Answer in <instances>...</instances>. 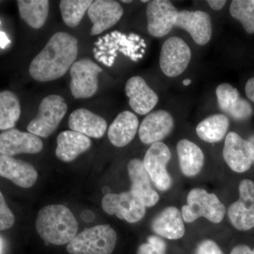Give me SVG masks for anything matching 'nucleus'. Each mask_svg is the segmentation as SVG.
<instances>
[{
	"instance_id": "obj_1",
	"label": "nucleus",
	"mask_w": 254,
	"mask_h": 254,
	"mask_svg": "<svg viewBox=\"0 0 254 254\" xmlns=\"http://www.w3.org/2000/svg\"><path fill=\"white\" fill-rule=\"evenodd\" d=\"M77 54V39L65 32H58L32 60L30 75L40 82L58 79L71 68L76 62Z\"/></svg>"
},
{
	"instance_id": "obj_2",
	"label": "nucleus",
	"mask_w": 254,
	"mask_h": 254,
	"mask_svg": "<svg viewBox=\"0 0 254 254\" xmlns=\"http://www.w3.org/2000/svg\"><path fill=\"white\" fill-rule=\"evenodd\" d=\"M37 232L47 243L64 245L76 236L78 222L71 210L63 205H50L38 212Z\"/></svg>"
},
{
	"instance_id": "obj_3",
	"label": "nucleus",
	"mask_w": 254,
	"mask_h": 254,
	"mask_svg": "<svg viewBox=\"0 0 254 254\" xmlns=\"http://www.w3.org/2000/svg\"><path fill=\"white\" fill-rule=\"evenodd\" d=\"M117 234L109 225L90 227L78 234L66 247L70 254H112Z\"/></svg>"
},
{
	"instance_id": "obj_4",
	"label": "nucleus",
	"mask_w": 254,
	"mask_h": 254,
	"mask_svg": "<svg viewBox=\"0 0 254 254\" xmlns=\"http://www.w3.org/2000/svg\"><path fill=\"white\" fill-rule=\"evenodd\" d=\"M188 204L182 208L183 220L187 223L194 222L203 217L213 223H219L225 217V205L221 203L217 195L209 193L200 188L190 190L187 196Z\"/></svg>"
},
{
	"instance_id": "obj_5",
	"label": "nucleus",
	"mask_w": 254,
	"mask_h": 254,
	"mask_svg": "<svg viewBox=\"0 0 254 254\" xmlns=\"http://www.w3.org/2000/svg\"><path fill=\"white\" fill-rule=\"evenodd\" d=\"M67 108L63 97L58 95H48L41 100L36 118L28 124V132L38 137L50 136L59 127Z\"/></svg>"
},
{
	"instance_id": "obj_6",
	"label": "nucleus",
	"mask_w": 254,
	"mask_h": 254,
	"mask_svg": "<svg viewBox=\"0 0 254 254\" xmlns=\"http://www.w3.org/2000/svg\"><path fill=\"white\" fill-rule=\"evenodd\" d=\"M105 213L115 215L118 218L134 223L145 214V205L141 197L131 190L120 193H107L102 200Z\"/></svg>"
},
{
	"instance_id": "obj_7",
	"label": "nucleus",
	"mask_w": 254,
	"mask_h": 254,
	"mask_svg": "<svg viewBox=\"0 0 254 254\" xmlns=\"http://www.w3.org/2000/svg\"><path fill=\"white\" fill-rule=\"evenodd\" d=\"M103 71L99 65L90 59L75 62L71 68L70 89L76 99L91 98L98 88V75Z\"/></svg>"
},
{
	"instance_id": "obj_8",
	"label": "nucleus",
	"mask_w": 254,
	"mask_h": 254,
	"mask_svg": "<svg viewBox=\"0 0 254 254\" xmlns=\"http://www.w3.org/2000/svg\"><path fill=\"white\" fill-rule=\"evenodd\" d=\"M191 51L181 38L175 36L164 43L160 55V66L165 76L177 77L187 69Z\"/></svg>"
},
{
	"instance_id": "obj_9",
	"label": "nucleus",
	"mask_w": 254,
	"mask_h": 254,
	"mask_svg": "<svg viewBox=\"0 0 254 254\" xmlns=\"http://www.w3.org/2000/svg\"><path fill=\"white\" fill-rule=\"evenodd\" d=\"M171 158V152L168 145L162 142L150 145L145 153L143 163L150 180L159 190H168L172 185V179L166 166Z\"/></svg>"
},
{
	"instance_id": "obj_10",
	"label": "nucleus",
	"mask_w": 254,
	"mask_h": 254,
	"mask_svg": "<svg viewBox=\"0 0 254 254\" xmlns=\"http://www.w3.org/2000/svg\"><path fill=\"white\" fill-rule=\"evenodd\" d=\"M222 153L227 165L235 173L248 171L254 163L253 145L235 132L227 135Z\"/></svg>"
},
{
	"instance_id": "obj_11",
	"label": "nucleus",
	"mask_w": 254,
	"mask_h": 254,
	"mask_svg": "<svg viewBox=\"0 0 254 254\" xmlns=\"http://www.w3.org/2000/svg\"><path fill=\"white\" fill-rule=\"evenodd\" d=\"M178 9L168 0H153L146 9L148 31L150 36L161 38L175 26Z\"/></svg>"
},
{
	"instance_id": "obj_12",
	"label": "nucleus",
	"mask_w": 254,
	"mask_h": 254,
	"mask_svg": "<svg viewBox=\"0 0 254 254\" xmlns=\"http://www.w3.org/2000/svg\"><path fill=\"white\" fill-rule=\"evenodd\" d=\"M43 148V141L36 135L11 128L0 134L1 155L12 157L21 153L36 154Z\"/></svg>"
},
{
	"instance_id": "obj_13",
	"label": "nucleus",
	"mask_w": 254,
	"mask_h": 254,
	"mask_svg": "<svg viewBox=\"0 0 254 254\" xmlns=\"http://www.w3.org/2000/svg\"><path fill=\"white\" fill-rule=\"evenodd\" d=\"M175 27L182 28L190 33L194 43L203 46L209 43L212 37L211 18L203 11H179L175 20Z\"/></svg>"
},
{
	"instance_id": "obj_14",
	"label": "nucleus",
	"mask_w": 254,
	"mask_h": 254,
	"mask_svg": "<svg viewBox=\"0 0 254 254\" xmlns=\"http://www.w3.org/2000/svg\"><path fill=\"white\" fill-rule=\"evenodd\" d=\"M174 119L168 112L156 110L148 114L142 122L138 135L142 143L152 145L168 136L174 128Z\"/></svg>"
},
{
	"instance_id": "obj_15",
	"label": "nucleus",
	"mask_w": 254,
	"mask_h": 254,
	"mask_svg": "<svg viewBox=\"0 0 254 254\" xmlns=\"http://www.w3.org/2000/svg\"><path fill=\"white\" fill-rule=\"evenodd\" d=\"M219 108L224 113L237 121H245L253 115L254 110L250 103L240 97L237 88L229 83L219 85L216 88Z\"/></svg>"
},
{
	"instance_id": "obj_16",
	"label": "nucleus",
	"mask_w": 254,
	"mask_h": 254,
	"mask_svg": "<svg viewBox=\"0 0 254 254\" xmlns=\"http://www.w3.org/2000/svg\"><path fill=\"white\" fill-rule=\"evenodd\" d=\"M124 10L121 4L113 0H96L88 11L92 23L91 36L100 34L113 27L123 17Z\"/></svg>"
},
{
	"instance_id": "obj_17",
	"label": "nucleus",
	"mask_w": 254,
	"mask_h": 254,
	"mask_svg": "<svg viewBox=\"0 0 254 254\" xmlns=\"http://www.w3.org/2000/svg\"><path fill=\"white\" fill-rule=\"evenodd\" d=\"M125 91L132 110L138 115L150 113L158 103V95L141 76L130 78L125 86Z\"/></svg>"
},
{
	"instance_id": "obj_18",
	"label": "nucleus",
	"mask_w": 254,
	"mask_h": 254,
	"mask_svg": "<svg viewBox=\"0 0 254 254\" xmlns=\"http://www.w3.org/2000/svg\"><path fill=\"white\" fill-rule=\"evenodd\" d=\"M0 175L26 189L33 187L38 179V173L31 164L4 155L0 156Z\"/></svg>"
},
{
	"instance_id": "obj_19",
	"label": "nucleus",
	"mask_w": 254,
	"mask_h": 254,
	"mask_svg": "<svg viewBox=\"0 0 254 254\" xmlns=\"http://www.w3.org/2000/svg\"><path fill=\"white\" fill-rule=\"evenodd\" d=\"M128 176L131 181V190L141 197L145 206L152 207L159 200V195L151 186L150 177L142 160L132 159L127 165Z\"/></svg>"
},
{
	"instance_id": "obj_20",
	"label": "nucleus",
	"mask_w": 254,
	"mask_h": 254,
	"mask_svg": "<svg viewBox=\"0 0 254 254\" xmlns=\"http://www.w3.org/2000/svg\"><path fill=\"white\" fill-rule=\"evenodd\" d=\"M57 142L58 146L55 155L57 158L65 163L73 161L89 149L92 144L89 137L72 130L61 132L58 135Z\"/></svg>"
},
{
	"instance_id": "obj_21",
	"label": "nucleus",
	"mask_w": 254,
	"mask_h": 254,
	"mask_svg": "<svg viewBox=\"0 0 254 254\" xmlns=\"http://www.w3.org/2000/svg\"><path fill=\"white\" fill-rule=\"evenodd\" d=\"M68 127L72 131L79 132L91 138H100L104 136L107 130V122L100 115L90 110H74L68 118Z\"/></svg>"
},
{
	"instance_id": "obj_22",
	"label": "nucleus",
	"mask_w": 254,
	"mask_h": 254,
	"mask_svg": "<svg viewBox=\"0 0 254 254\" xmlns=\"http://www.w3.org/2000/svg\"><path fill=\"white\" fill-rule=\"evenodd\" d=\"M183 220L178 209L168 207L155 217L152 222V229L159 236L168 240H179L185 234Z\"/></svg>"
},
{
	"instance_id": "obj_23",
	"label": "nucleus",
	"mask_w": 254,
	"mask_h": 254,
	"mask_svg": "<svg viewBox=\"0 0 254 254\" xmlns=\"http://www.w3.org/2000/svg\"><path fill=\"white\" fill-rule=\"evenodd\" d=\"M138 128V120L130 111L119 114L108 129L110 143L118 148L126 146L134 138Z\"/></svg>"
},
{
	"instance_id": "obj_24",
	"label": "nucleus",
	"mask_w": 254,
	"mask_h": 254,
	"mask_svg": "<svg viewBox=\"0 0 254 254\" xmlns=\"http://www.w3.org/2000/svg\"><path fill=\"white\" fill-rule=\"evenodd\" d=\"M177 153L182 173L187 177L198 175L204 164L203 151L195 143L182 139L177 145Z\"/></svg>"
},
{
	"instance_id": "obj_25",
	"label": "nucleus",
	"mask_w": 254,
	"mask_h": 254,
	"mask_svg": "<svg viewBox=\"0 0 254 254\" xmlns=\"http://www.w3.org/2000/svg\"><path fill=\"white\" fill-rule=\"evenodd\" d=\"M103 44L98 47V51H106L107 54L116 58L117 52L120 51L126 56L129 57L131 60L136 62L139 58H143V54L137 55L136 52L139 49L140 46H136L135 42L130 41L128 36L118 31L103 36Z\"/></svg>"
},
{
	"instance_id": "obj_26",
	"label": "nucleus",
	"mask_w": 254,
	"mask_h": 254,
	"mask_svg": "<svg viewBox=\"0 0 254 254\" xmlns=\"http://www.w3.org/2000/svg\"><path fill=\"white\" fill-rule=\"evenodd\" d=\"M230 127L226 115L216 114L205 118L197 125L195 131L202 141L209 143L222 141Z\"/></svg>"
},
{
	"instance_id": "obj_27",
	"label": "nucleus",
	"mask_w": 254,
	"mask_h": 254,
	"mask_svg": "<svg viewBox=\"0 0 254 254\" xmlns=\"http://www.w3.org/2000/svg\"><path fill=\"white\" fill-rule=\"evenodd\" d=\"M17 4L20 16L28 26L35 29L44 26L49 14V1L18 0Z\"/></svg>"
},
{
	"instance_id": "obj_28",
	"label": "nucleus",
	"mask_w": 254,
	"mask_h": 254,
	"mask_svg": "<svg viewBox=\"0 0 254 254\" xmlns=\"http://www.w3.org/2000/svg\"><path fill=\"white\" fill-rule=\"evenodd\" d=\"M21 105L18 97L10 91L0 93V129L7 131L14 128L21 116Z\"/></svg>"
},
{
	"instance_id": "obj_29",
	"label": "nucleus",
	"mask_w": 254,
	"mask_h": 254,
	"mask_svg": "<svg viewBox=\"0 0 254 254\" xmlns=\"http://www.w3.org/2000/svg\"><path fill=\"white\" fill-rule=\"evenodd\" d=\"M228 216L237 230H250L254 227V204L237 200L229 207Z\"/></svg>"
},
{
	"instance_id": "obj_30",
	"label": "nucleus",
	"mask_w": 254,
	"mask_h": 254,
	"mask_svg": "<svg viewBox=\"0 0 254 254\" xmlns=\"http://www.w3.org/2000/svg\"><path fill=\"white\" fill-rule=\"evenodd\" d=\"M93 3L92 0H62L60 7L64 22L69 27H76Z\"/></svg>"
},
{
	"instance_id": "obj_31",
	"label": "nucleus",
	"mask_w": 254,
	"mask_h": 254,
	"mask_svg": "<svg viewBox=\"0 0 254 254\" xmlns=\"http://www.w3.org/2000/svg\"><path fill=\"white\" fill-rule=\"evenodd\" d=\"M230 12L232 17L242 23L248 34L254 33V0H233Z\"/></svg>"
},
{
	"instance_id": "obj_32",
	"label": "nucleus",
	"mask_w": 254,
	"mask_h": 254,
	"mask_svg": "<svg viewBox=\"0 0 254 254\" xmlns=\"http://www.w3.org/2000/svg\"><path fill=\"white\" fill-rule=\"evenodd\" d=\"M15 218L12 211L10 210L3 196L0 193V230H8L14 225Z\"/></svg>"
},
{
	"instance_id": "obj_33",
	"label": "nucleus",
	"mask_w": 254,
	"mask_h": 254,
	"mask_svg": "<svg viewBox=\"0 0 254 254\" xmlns=\"http://www.w3.org/2000/svg\"><path fill=\"white\" fill-rule=\"evenodd\" d=\"M240 200L246 203L254 204V182L250 180H244L239 186Z\"/></svg>"
},
{
	"instance_id": "obj_34",
	"label": "nucleus",
	"mask_w": 254,
	"mask_h": 254,
	"mask_svg": "<svg viewBox=\"0 0 254 254\" xmlns=\"http://www.w3.org/2000/svg\"><path fill=\"white\" fill-rule=\"evenodd\" d=\"M195 254H223L220 247L212 240H205L200 242Z\"/></svg>"
},
{
	"instance_id": "obj_35",
	"label": "nucleus",
	"mask_w": 254,
	"mask_h": 254,
	"mask_svg": "<svg viewBox=\"0 0 254 254\" xmlns=\"http://www.w3.org/2000/svg\"><path fill=\"white\" fill-rule=\"evenodd\" d=\"M148 243L153 246L160 253L165 254L166 251V245L165 242L160 237L157 236H150L148 237Z\"/></svg>"
},
{
	"instance_id": "obj_36",
	"label": "nucleus",
	"mask_w": 254,
	"mask_h": 254,
	"mask_svg": "<svg viewBox=\"0 0 254 254\" xmlns=\"http://www.w3.org/2000/svg\"><path fill=\"white\" fill-rule=\"evenodd\" d=\"M137 254H163L158 252L149 243L143 244L138 247Z\"/></svg>"
},
{
	"instance_id": "obj_37",
	"label": "nucleus",
	"mask_w": 254,
	"mask_h": 254,
	"mask_svg": "<svg viewBox=\"0 0 254 254\" xmlns=\"http://www.w3.org/2000/svg\"><path fill=\"white\" fill-rule=\"evenodd\" d=\"M245 93L247 98L254 103V77L251 78L246 83Z\"/></svg>"
},
{
	"instance_id": "obj_38",
	"label": "nucleus",
	"mask_w": 254,
	"mask_h": 254,
	"mask_svg": "<svg viewBox=\"0 0 254 254\" xmlns=\"http://www.w3.org/2000/svg\"><path fill=\"white\" fill-rule=\"evenodd\" d=\"M227 1L225 0H208L207 4L209 5L212 9L215 11H220L226 4Z\"/></svg>"
},
{
	"instance_id": "obj_39",
	"label": "nucleus",
	"mask_w": 254,
	"mask_h": 254,
	"mask_svg": "<svg viewBox=\"0 0 254 254\" xmlns=\"http://www.w3.org/2000/svg\"><path fill=\"white\" fill-rule=\"evenodd\" d=\"M230 254H254V250L252 251L246 245H239L232 250Z\"/></svg>"
},
{
	"instance_id": "obj_40",
	"label": "nucleus",
	"mask_w": 254,
	"mask_h": 254,
	"mask_svg": "<svg viewBox=\"0 0 254 254\" xmlns=\"http://www.w3.org/2000/svg\"><path fill=\"white\" fill-rule=\"evenodd\" d=\"M81 218L84 221L90 222L95 219V215L91 210H84L81 213Z\"/></svg>"
},
{
	"instance_id": "obj_41",
	"label": "nucleus",
	"mask_w": 254,
	"mask_h": 254,
	"mask_svg": "<svg viewBox=\"0 0 254 254\" xmlns=\"http://www.w3.org/2000/svg\"><path fill=\"white\" fill-rule=\"evenodd\" d=\"M5 249V242L4 239L1 237V254H4Z\"/></svg>"
},
{
	"instance_id": "obj_42",
	"label": "nucleus",
	"mask_w": 254,
	"mask_h": 254,
	"mask_svg": "<svg viewBox=\"0 0 254 254\" xmlns=\"http://www.w3.org/2000/svg\"><path fill=\"white\" fill-rule=\"evenodd\" d=\"M248 141H250L251 143H252V145H253V148H254V134L252 135V136H251L250 137V138H249Z\"/></svg>"
},
{
	"instance_id": "obj_43",
	"label": "nucleus",
	"mask_w": 254,
	"mask_h": 254,
	"mask_svg": "<svg viewBox=\"0 0 254 254\" xmlns=\"http://www.w3.org/2000/svg\"><path fill=\"white\" fill-rule=\"evenodd\" d=\"M190 83H191V80L189 79V78L183 81V84L185 86H189V85L190 84Z\"/></svg>"
},
{
	"instance_id": "obj_44",
	"label": "nucleus",
	"mask_w": 254,
	"mask_h": 254,
	"mask_svg": "<svg viewBox=\"0 0 254 254\" xmlns=\"http://www.w3.org/2000/svg\"><path fill=\"white\" fill-rule=\"evenodd\" d=\"M122 2H123V3H125V4H129V3H131L132 2V1L131 0H129V1H125V0H123V1H122Z\"/></svg>"
},
{
	"instance_id": "obj_45",
	"label": "nucleus",
	"mask_w": 254,
	"mask_h": 254,
	"mask_svg": "<svg viewBox=\"0 0 254 254\" xmlns=\"http://www.w3.org/2000/svg\"><path fill=\"white\" fill-rule=\"evenodd\" d=\"M141 2H143V3H146V2H149L150 1H147V0H142V1H141Z\"/></svg>"
},
{
	"instance_id": "obj_46",
	"label": "nucleus",
	"mask_w": 254,
	"mask_h": 254,
	"mask_svg": "<svg viewBox=\"0 0 254 254\" xmlns=\"http://www.w3.org/2000/svg\"><path fill=\"white\" fill-rule=\"evenodd\" d=\"M145 53V50H141V53L142 54H143V53Z\"/></svg>"
}]
</instances>
